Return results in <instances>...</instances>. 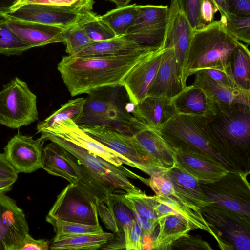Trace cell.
Instances as JSON below:
<instances>
[{"label": "cell", "mask_w": 250, "mask_h": 250, "mask_svg": "<svg viewBox=\"0 0 250 250\" xmlns=\"http://www.w3.org/2000/svg\"><path fill=\"white\" fill-rule=\"evenodd\" d=\"M111 209L124 233V239L128 234L136 221L130 208L123 201L121 194H111L105 202Z\"/></svg>", "instance_id": "f35d334b"}, {"label": "cell", "mask_w": 250, "mask_h": 250, "mask_svg": "<svg viewBox=\"0 0 250 250\" xmlns=\"http://www.w3.org/2000/svg\"><path fill=\"white\" fill-rule=\"evenodd\" d=\"M158 232L154 237L151 250H170L172 245L192 230L182 217L170 214L158 218Z\"/></svg>", "instance_id": "f1b7e54d"}, {"label": "cell", "mask_w": 250, "mask_h": 250, "mask_svg": "<svg viewBox=\"0 0 250 250\" xmlns=\"http://www.w3.org/2000/svg\"><path fill=\"white\" fill-rule=\"evenodd\" d=\"M186 86L173 48H164L158 71L148 91L147 96L172 99Z\"/></svg>", "instance_id": "ffe728a7"}, {"label": "cell", "mask_w": 250, "mask_h": 250, "mask_svg": "<svg viewBox=\"0 0 250 250\" xmlns=\"http://www.w3.org/2000/svg\"><path fill=\"white\" fill-rule=\"evenodd\" d=\"M29 230L23 210L13 199L0 194V250H18Z\"/></svg>", "instance_id": "9a60e30c"}, {"label": "cell", "mask_w": 250, "mask_h": 250, "mask_svg": "<svg viewBox=\"0 0 250 250\" xmlns=\"http://www.w3.org/2000/svg\"><path fill=\"white\" fill-rule=\"evenodd\" d=\"M228 12L237 16H250V0H226Z\"/></svg>", "instance_id": "c3c4849f"}, {"label": "cell", "mask_w": 250, "mask_h": 250, "mask_svg": "<svg viewBox=\"0 0 250 250\" xmlns=\"http://www.w3.org/2000/svg\"><path fill=\"white\" fill-rule=\"evenodd\" d=\"M18 173L7 160L4 153H0V179H16Z\"/></svg>", "instance_id": "f5cc1de1"}, {"label": "cell", "mask_w": 250, "mask_h": 250, "mask_svg": "<svg viewBox=\"0 0 250 250\" xmlns=\"http://www.w3.org/2000/svg\"><path fill=\"white\" fill-rule=\"evenodd\" d=\"M98 215L105 227L115 233H119L121 229L111 209L105 202L96 205Z\"/></svg>", "instance_id": "f6af8a7d"}, {"label": "cell", "mask_w": 250, "mask_h": 250, "mask_svg": "<svg viewBox=\"0 0 250 250\" xmlns=\"http://www.w3.org/2000/svg\"><path fill=\"white\" fill-rule=\"evenodd\" d=\"M169 7L163 5H138L135 19L122 36L141 45L163 48Z\"/></svg>", "instance_id": "30bf717a"}, {"label": "cell", "mask_w": 250, "mask_h": 250, "mask_svg": "<svg viewBox=\"0 0 250 250\" xmlns=\"http://www.w3.org/2000/svg\"><path fill=\"white\" fill-rule=\"evenodd\" d=\"M37 96L26 83L15 77L0 91V124L12 129L38 120Z\"/></svg>", "instance_id": "52a82bcc"}, {"label": "cell", "mask_w": 250, "mask_h": 250, "mask_svg": "<svg viewBox=\"0 0 250 250\" xmlns=\"http://www.w3.org/2000/svg\"><path fill=\"white\" fill-rule=\"evenodd\" d=\"M116 4L117 7L124 6L128 5L131 0H108Z\"/></svg>", "instance_id": "6f0895ef"}, {"label": "cell", "mask_w": 250, "mask_h": 250, "mask_svg": "<svg viewBox=\"0 0 250 250\" xmlns=\"http://www.w3.org/2000/svg\"><path fill=\"white\" fill-rule=\"evenodd\" d=\"M40 137L45 141L54 142L66 150L115 191L119 189L127 193L141 192L142 191L129 181V178L138 179L148 184V180L140 176L123 166L117 167L113 165L71 142L53 135H41Z\"/></svg>", "instance_id": "5b68a950"}, {"label": "cell", "mask_w": 250, "mask_h": 250, "mask_svg": "<svg viewBox=\"0 0 250 250\" xmlns=\"http://www.w3.org/2000/svg\"><path fill=\"white\" fill-rule=\"evenodd\" d=\"M231 72L236 86L250 91V53L247 45L241 42L231 62Z\"/></svg>", "instance_id": "d6a6232c"}, {"label": "cell", "mask_w": 250, "mask_h": 250, "mask_svg": "<svg viewBox=\"0 0 250 250\" xmlns=\"http://www.w3.org/2000/svg\"><path fill=\"white\" fill-rule=\"evenodd\" d=\"M65 52L69 55H74L83 48L94 42L79 24H74L64 29L63 31Z\"/></svg>", "instance_id": "60d3db41"}, {"label": "cell", "mask_w": 250, "mask_h": 250, "mask_svg": "<svg viewBox=\"0 0 250 250\" xmlns=\"http://www.w3.org/2000/svg\"><path fill=\"white\" fill-rule=\"evenodd\" d=\"M203 0H177L180 9L194 30L199 29L200 10Z\"/></svg>", "instance_id": "7bdbcfd3"}, {"label": "cell", "mask_w": 250, "mask_h": 250, "mask_svg": "<svg viewBox=\"0 0 250 250\" xmlns=\"http://www.w3.org/2000/svg\"><path fill=\"white\" fill-rule=\"evenodd\" d=\"M240 42L228 32L221 20L195 30L183 67L184 82L206 69H217L232 75L231 64Z\"/></svg>", "instance_id": "7a4b0ae2"}, {"label": "cell", "mask_w": 250, "mask_h": 250, "mask_svg": "<svg viewBox=\"0 0 250 250\" xmlns=\"http://www.w3.org/2000/svg\"><path fill=\"white\" fill-rule=\"evenodd\" d=\"M83 12L62 7L30 4L23 6L11 12L0 13V15L20 21L65 29L76 23Z\"/></svg>", "instance_id": "e0dca14e"}, {"label": "cell", "mask_w": 250, "mask_h": 250, "mask_svg": "<svg viewBox=\"0 0 250 250\" xmlns=\"http://www.w3.org/2000/svg\"><path fill=\"white\" fill-rule=\"evenodd\" d=\"M49 248V241L43 239H35L28 233L25 236L18 250H47Z\"/></svg>", "instance_id": "681fc988"}, {"label": "cell", "mask_w": 250, "mask_h": 250, "mask_svg": "<svg viewBox=\"0 0 250 250\" xmlns=\"http://www.w3.org/2000/svg\"><path fill=\"white\" fill-rule=\"evenodd\" d=\"M47 222L51 224L56 234L53 240L85 234L99 233L103 232L100 225H94L72 222L58 219L47 215Z\"/></svg>", "instance_id": "d590c367"}, {"label": "cell", "mask_w": 250, "mask_h": 250, "mask_svg": "<svg viewBox=\"0 0 250 250\" xmlns=\"http://www.w3.org/2000/svg\"><path fill=\"white\" fill-rule=\"evenodd\" d=\"M169 146L175 163L200 183H213L229 171L222 164L194 147L185 145Z\"/></svg>", "instance_id": "4fadbf2b"}, {"label": "cell", "mask_w": 250, "mask_h": 250, "mask_svg": "<svg viewBox=\"0 0 250 250\" xmlns=\"http://www.w3.org/2000/svg\"><path fill=\"white\" fill-rule=\"evenodd\" d=\"M17 0H0V13H7Z\"/></svg>", "instance_id": "9f6ffc18"}, {"label": "cell", "mask_w": 250, "mask_h": 250, "mask_svg": "<svg viewBox=\"0 0 250 250\" xmlns=\"http://www.w3.org/2000/svg\"><path fill=\"white\" fill-rule=\"evenodd\" d=\"M143 233L142 229L135 221L132 225L128 234L125 238V249L126 250H143Z\"/></svg>", "instance_id": "bcb514c9"}, {"label": "cell", "mask_w": 250, "mask_h": 250, "mask_svg": "<svg viewBox=\"0 0 250 250\" xmlns=\"http://www.w3.org/2000/svg\"><path fill=\"white\" fill-rule=\"evenodd\" d=\"M131 135L150 176L156 171L167 170L174 165L173 152L158 130L146 126L134 117Z\"/></svg>", "instance_id": "9c48e42d"}, {"label": "cell", "mask_w": 250, "mask_h": 250, "mask_svg": "<svg viewBox=\"0 0 250 250\" xmlns=\"http://www.w3.org/2000/svg\"><path fill=\"white\" fill-rule=\"evenodd\" d=\"M161 48L146 47L125 54L99 56H63L57 70L72 96L122 86L124 79L140 61Z\"/></svg>", "instance_id": "6da1fadb"}, {"label": "cell", "mask_w": 250, "mask_h": 250, "mask_svg": "<svg viewBox=\"0 0 250 250\" xmlns=\"http://www.w3.org/2000/svg\"><path fill=\"white\" fill-rule=\"evenodd\" d=\"M114 238L111 233L85 234L53 240L49 249L54 250H96Z\"/></svg>", "instance_id": "4dcf8cb0"}, {"label": "cell", "mask_w": 250, "mask_h": 250, "mask_svg": "<svg viewBox=\"0 0 250 250\" xmlns=\"http://www.w3.org/2000/svg\"><path fill=\"white\" fill-rule=\"evenodd\" d=\"M16 180V179H0V194L10 191Z\"/></svg>", "instance_id": "db71d44e"}, {"label": "cell", "mask_w": 250, "mask_h": 250, "mask_svg": "<svg viewBox=\"0 0 250 250\" xmlns=\"http://www.w3.org/2000/svg\"><path fill=\"white\" fill-rule=\"evenodd\" d=\"M45 141L41 137L35 140L32 136L18 133L8 141L4 153L18 173H30L42 168Z\"/></svg>", "instance_id": "5bb4252c"}, {"label": "cell", "mask_w": 250, "mask_h": 250, "mask_svg": "<svg viewBox=\"0 0 250 250\" xmlns=\"http://www.w3.org/2000/svg\"><path fill=\"white\" fill-rule=\"evenodd\" d=\"M194 31L177 0H171L162 47L173 48L185 83L183 77V67Z\"/></svg>", "instance_id": "2e32d148"}, {"label": "cell", "mask_w": 250, "mask_h": 250, "mask_svg": "<svg viewBox=\"0 0 250 250\" xmlns=\"http://www.w3.org/2000/svg\"><path fill=\"white\" fill-rule=\"evenodd\" d=\"M202 70L212 79L222 84L231 88H238L234 83L232 75L225 71L213 69Z\"/></svg>", "instance_id": "f907efd6"}, {"label": "cell", "mask_w": 250, "mask_h": 250, "mask_svg": "<svg viewBox=\"0 0 250 250\" xmlns=\"http://www.w3.org/2000/svg\"><path fill=\"white\" fill-rule=\"evenodd\" d=\"M85 101L86 98L83 97L68 101L47 118L39 122L36 130L47 128L59 122L69 119L76 123L82 114Z\"/></svg>", "instance_id": "836d02e7"}, {"label": "cell", "mask_w": 250, "mask_h": 250, "mask_svg": "<svg viewBox=\"0 0 250 250\" xmlns=\"http://www.w3.org/2000/svg\"><path fill=\"white\" fill-rule=\"evenodd\" d=\"M169 146L194 147L222 164L229 171L241 172L211 132L205 117L177 114L159 130Z\"/></svg>", "instance_id": "3957f363"}, {"label": "cell", "mask_w": 250, "mask_h": 250, "mask_svg": "<svg viewBox=\"0 0 250 250\" xmlns=\"http://www.w3.org/2000/svg\"><path fill=\"white\" fill-rule=\"evenodd\" d=\"M133 118V116L122 114L111 101L93 95L86 98L82 114L76 123L81 128L116 123L131 133Z\"/></svg>", "instance_id": "44dd1931"}, {"label": "cell", "mask_w": 250, "mask_h": 250, "mask_svg": "<svg viewBox=\"0 0 250 250\" xmlns=\"http://www.w3.org/2000/svg\"><path fill=\"white\" fill-rule=\"evenodd\" d=\"M146 47H149L141 45L123 36H115L105 40L94 42L74 55L82 57L114 55Z\"/></svg>", "instance_id": "f546056e"}, {"label": "cell", "mask_w": 250, "mask_h": 250, "mask_svg": "<svg viewBox=\"0 0 250 250\" xmlns=\"http://www.w3.org/2000/svg\"><path fill=\"white\" fill-rule=\"evenodd\" d=\"M138 10L136 4H128L107 11L100 16L116 36H122L132 23Z\"/></svg>", "instance_id": "1f68e13d"}, {"label": "cell", "mask_w": 250, "mask_h": 250, "mask_svg": "<svg viewBox=\"0 0 250 250\" xmlns=\"http://www.w3.org/2000/svg\"><path fill=\"white\" fill-rule=\"evenodd\" d=\"M48 215L66 221L100 225L96 204L75 183L68 185L59 194Z\"/></svg>", "instance_id": "8fae6325"}, {"label": "cell", "mask_w": 250, "mask_h": 250, "mask_svg": "<svg viewBox=\"0 0 250 250\" xmlns=\"http://www.w3.org/2000/svg\"><path fill=\"white\" fill-rule=\"evenodd\" d=\"M228 32L236 40L247 45L250 43V16H237L229 13L221 19Z\"/></svg>", "instance_id": "ab89813d"}, {"label": "cell", "mask_w": 250, "mask_h": 250, "mask_svg": "<svg viewBox=\"0 0 250 250\" xmlns=\"http://www.w3.org/2000/svg\"><path fill=\"white\" fill-rule=\"evenodd\" d=\"M94 3V0H17L7 13L30 4L62 7L81 11H91Z\"/></svg>", "instance_id": "b9f144b4"}, {"label": "cell", "mask_w": 250, "mask_h": 250, "mask_svg": "<svg viewBox=\"0 0 250 250\" xmlns=\"http://www.w3.org/2000/svg\"><path fill=\"white\" fill-rule=\"evenodd\" d=\"M222 250H250V218L214 204L201 208Z\"/></svg>", "instance_id": "8992f818"}, {"label": "cell", "mask_w": 250, "mask_h": 250, "mask_svg": "<svg viewBox=\"0 0 250 250\" xmlns=\"http://www.w3.org/2000/svg\"><path fill=\"white\" fill-rule=\"evenodd\" d=\"M123 201L129 207L134 208L142 217L158 220L155 208V201L153 196H149L141 191L138 193H127L121 195Z\"/></svg>", "instance_id": "74e56055"}, {"label": "cell", "mask_w": 250, "mask_h": 250, "mask_svg": "<svg viewBox=\"0 0 250 250\" xmlns=\"http://www.w3.org/2000/svg\"><path fill=\"white\" fill-rule=\"evenodd\" d=\"M171 250H212L213 248L200 236L188 233L176 241L172 245Z\"/></svg>", "instance_id": "ee69618b"}, {"label": "cell", "mask_w": 250, "mask_h": 250, "mask_svg": "<svg viewBox=\"0 0 250 250\" xmlns=\"http://www.w3.org/2000/svg\"><path fill=\"white\" fill-rule=\"evenodd\" d=\"M155 208L159 217L170 214H176L186 220L192 229H199L211 235L214 239L215 235L202 215L201 210L189 208L172 196L156 195L153 196Z\"/></svg>", "instance_id": "4316f807"}, {"label": "cell", "mask_w": 250, "mask_h": 250, "mask_svg": "<svg viewBox=\"0 0 250 250\" xmlns=\"http://www.w3.org/2000/svg\"><path fill=\"white\" fill-rule=\"evenodd\" d=\"M133 117L146 126L159 130L177 115L171 99L147 96L135 105Z\"/></svg>", "instance_id": "d4e9b609"}, {"label": "cell", "mask_w": 250, "mask_h": 250, "mask_svg": "<svg viewBox=\"0 0 250 250\" xmlns=\"http://www.w3.org/2000/svg\"><path fill=\"white\" fill-rule=\"evenodd\" d=\"M78 23L93 42L105 40L116 36L100 15L92 10L83 11Z\"/></svg>", "instance_id": "e575fe53"}, {"label": "cell", "mask_w": 250, "mask_h": 250, "mask_svg": "<svg viewBox=\"0 0 250 250\" xmlns=\"http://www.w3.org/2000/svg\"><path fill=\"white\" fill-rule=\"evenodd\" d=\"M32 47L21 40L0 16V53L6 56L19 55Z\"/></svg>", "instance_id": "8d00e7d4"}, {"label": "cell", "mask_w": 250, "mask_h": 250, "mask_svg": "<svg viewBox=\"0 0 250 250\" xmlns=\"http://www.w3.org/2000/svg\"><path fill=\"white\" fill-rule=\"evenodd\" d=\"M218 11L216 6L211 0H203L200 10L199 29L205 27L213 21L215 13Z\"/></svg>", "instance_id": "7dc6e473"}, {"label": "cell", "mask_w": 250, "mask_h": 250, "mask_svg": "<svg viewBox=\"0 0 250 250\" xmlns=\"http://www.w3.org/2000/svg\"><path fill=\"white\" fill-rule=\"evenodd\" d=\"M177 114L207 117L213 113V104L205 93L193 85L186 86L171 99Z\"/></svg>", "instance_id": "83f0119b"}, {"label": "cell", "mask_w": 250, "mask_h": 250, "mask_svg": "<svg viewBox=\"0 0 250 250\" xmlns=\"http://www.w3.org/2000/svg\"><path fill=\"white\" fill-rule=\"evenodd\" d=\"M163 48L154 50L140 61L124 79L122 86L130 103L136 105L147 96L156 75Z\"/></svg>", "instance_id": "ac0fdd59"}, {"label": "cell", "mask_w": 250, "mask_h": 250, "mask_svg": "<svg viewBox=\"0 0 250 250\" xmlns=\"http://www.w3.org/2000/svg\"><path fill=\"white\" fill-rule=\"evenodd\" d=\"M42 168L48 174L62 177L70 183L77 184L82 178V169L74 157L51 142L43 149Z\"/></svg>", "instance_id": "603a6c76"}, {"label": "cell", "mask_w": 250, "mask_h": 250, "mask_svg": "<svg viewBox=\"0 0 250 250\" xmlns=\"http://www.w3.org/2000/svg\"><path fill=\"white\" fill-rule=\"evenodd\" d=\"M249 173L228 171L216 182L200 185L213 204L250 218V188L246 178Z\"/></svg>", "instance_id": "ba28073f"}, {"label": "cell", "mask_w": 250, "mask_h": 250, "mask_svg": "<svg viewBox=\"0 0 250 250\" xmlns=\"http://www.w3.org/2000/svg\"><path fill=\"white\" fill-rule=\"evenodd\" d=\"M91 137L126 158L135 168L148 174V169L136 148L131 135L114 125H101L81 128Z\"/></svg>", "instance_id": "d6986e66"}, {"label": "cell", "mask_w": 250, "mask_h": 250, "mask_svg": "<svg viewBox=\"0 0 250 250\" xmlns=\"http://www.w3.org/2000/svg\"><path fill=\"white\" fill-rule=\"evenodd\" d=\"M216 6L221 17L225 16L229 13L226 0H211Z\"/></svg>", "instance_id": "11a10c76"}, {"label": "cell", "mask_w": 250, "mask_h": 250, "mask_svg": "<svg viewBox=\"0 0 250 250\" xmlns=\"http://www.w3.org/2000/svg\"><path fill=\"white\" fill-rule=\"evenodd\" d=\"M130 208L134 214L137 223L141 227L144 233L153 238V234L156 227L158 226V221L144 218L140 216L134 208Z\"/></svg>", "instance_id": "816d5d0a"}, {"label": "cell", "mask_w": 250, "mask_h": 250, "mask_svg": "<svg viewBox=\"0 0 250 250\" xmlns=\"http://www.w3.org/2000/svg\"><path fill=\"white\" fill-rule=\"evenodd\" d=\"M207 124L228 154L240 164L250 146V106L242 104H213V113L205 117Z\"/></svg>", "instance_id": "277c9868"}, {"label": "cell", "mask_w": 250, "mask_h": 250, "mask_svg": "<svg viewBox=\"0 0 250 250\" xmlns=\"http://www.w3.org/2000/svg\"><path fill=\"white\" fill-rule=\"evenodd\" d=\"M192 85L201 89L213 104L229 105L242 104L250 106V91L222 84L203 70L197 71Z\"/></svg>", "instance_id": "484cf974"}, {"label": "cell", "mask_w": 250, "mask_h": 250, "mask_svg": "<svg viewBox=\"0 0 250 250\" xmlns=\"http://www.w3.org/2000/svg\"><path fill=\"white\" fill-rule=\"evenodd\" d=\"M167 173L174 188L172 197L180 203L196 210L213 204L202 190L199 182L175 163Z\"/></svg>", "instance_id": "7402d4cb"}, {"label": "cell", "mask_w": 250, "mask_h": 250, "mask_svg": "<svg viewBox=\"0 0 250 250\" xmlns=\"http://www.w3.org/2000/svg\"><path fill=\"white\" fill-rule=\"evenodd\" d=\"M37 130L41 135H53L71 142L117 167L125 164L135 167L126 158L88 135L71 119L59 122L49 127Z\"/></svg>", "instance_id": "7c38bea8"}, {"label": "cell", "mask_w": 250, "mask_h": 250, "mask_svg": "<svg viewBox=\"0 0 250 250\" xmlns=\"http://www.w3.org/2000/svg\"><path fill=\"white\" fill-rule=\"evenodd\" d=\"M8 26L23 42L32 48L64 42L63 31L60 27L20 21L3 15Z\"/></svg>", "instance_id": "cb8c5ba5"}]
</instances>
